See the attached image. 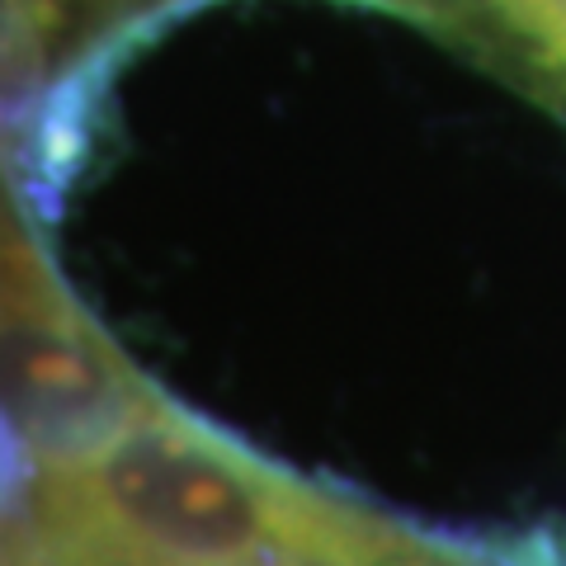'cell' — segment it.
Returning a JSON list of instances; mask_svg holds the SVG:
<instances>
[{
    "instance_id": "cell-1",
    "label": "cell",
    "mask_w": 566,
    "mask_h": 566,
    "mask_svg": "<svg viewBox=\"0 0 566 566\" xmlns=\"http://www.w3.org/2000/svg\"><path fill=\"white\" fill-rule=\"evenodd\" d=\"M411 528L241 449L166 397L33 491L43 566H382Z\"/></svg>"
},
{
    "instance_id": "cell-2",
    "label": "cell",
    "mask_w": 566,
    "mask_h": 566,
    "mask_svg": "<svg viewBox=\"0 0 566 566\" xmlns=\"http://www.w3.org/2000/svg\"><path fill=\"white\" fill-rule=\"evenodd\" d=\"M156 392L91 326L39 255L0 297V411L48 463L118 434Z\"/></svg>"
},
{
    "instance_id": "cell-3",
    "label": "cell",
    "mask_w": 566,
    "mask_h": 566,
    "mask_svg": "<svg viewBox=\"0 0 566 566\" xmlns=\"http://www.w3.org/2000/svg\"><path fill=\"white\" fill-rule=\"evenodd\" d=\"M29 486V458H24V434L14 430L0 411V510H10Z\"/></svg>"
},
{
    "instance_id": "cell-4",
    "label": "cell",
    "mask_w": 566,
    "mask_h": 566,
    "mask_svg": "<svg viewBox=\"0 0 566 566\" xmlns=\"http://www.w3.org/2000/svg\"><path fill=\"white\" fill-rule=\"evenodd\" d=\"M29 255H33V251H29V241H24L20 232H10L6 222H0V297L10 293L14 274H20L24 264H29Z\"/></svg>"
},
{
    "instance_id": "cell-5",
    "label": "cell",
    "mask_w": 566,
    "mask_h": 566,
    "mask_svg": "<svg viewBox=\"0 0 566 566\" xmlns=\"http://www.w3.org/2000/svg\"><path fill=\"white\" fill-rule=\"evenodd\" d=\"M39 6H43L48 20L57 14V0H39ZM354 6H378V10H392V14H401V20L420 24V6H424V0H354Z\"/></svg>"
}]
</instances>
